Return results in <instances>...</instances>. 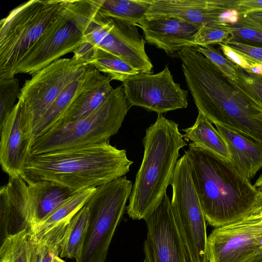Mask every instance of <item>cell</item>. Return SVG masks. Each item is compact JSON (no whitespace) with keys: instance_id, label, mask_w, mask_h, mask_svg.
<instances>
[{"instance_id":"32","label":"cell","mask_w":262,"mask_h":262,"mask_svg":"<svg viewBox=\"0 0 262 262\" xmlns=\"http://www.w3.org/2000/svg\"><path fill=\"white\" fill-rule=\"evenodd\" d=\"M194 48L230 80L234 81L236 79L235 64L227 59L220 49L215 48L213 45L198 46Z\"/></svg>"},{"instance_id":"3","label":"cell","mask_w":262,"mask_h":262,"mask_svg":"<svg viewBox=\"0 0 262 262\" xmlns=\"http://www.w3.org/2000/svg\"><path fill=\"white\" fill-rule=\"evenodd\" d=\"M144 154L126 212L133 220H146L158 207L170 185L179 151L187 145L179 125L162 114L145 130Z\"/></svg>"},{"instance_id":"15","label":"cell","mask_w":262,"mask_h":262,"mask_svg":"<svg viewBox=\"0 0 262 262\" xmlns=\"http://www.w3.org/2000/svg\"><path fill=\"white\" fill-rule=\"evenodd\" d=\"M234 4V0H152L146 17H176L200 28L225 23L224 16L235 10Z\"/></svg>"},{"instance_id":"1","label":"cell","mask_w":262,"mask_h":262,"mask_svg":"<svg viewBox=\"0 0 262 262\" xmlns=\"http://www.w3.org/2000/svg\"><path fill=\"white\" fill-rule=\"evenodd\" d=\"M206 222L214 228L252 214L261 192L232 165L192 143L185 151Z\"/></svg>"},{"instance_id":"31","label":"cell","mask_w":262,"mask_h":262,"mask_svg":"<svg viewBox=\"0 0 262 262\" xmlns=\"http://www.w3.org/2000/svg\"><path fill=\"white\" fill-rule=\"evenodd\" d=\"M19 92L17 78L14 77L0 79V124L13 110Z\"/></svg>"},{"instance_id":"27","label":"cell","mask_w":262,"mask_h":262,"mask_svg":"<svg viewBox=\"0 0 262 262\" xmlns=\"http://www.w3.org/2000/svg\"><path fill=\"white\" fill-rule=\"evenodd\" d=\"M89 212L84 205L70 221L61 244L59 257L76 259L88 227Z\"/></svg>"},{"instance_id":"34","label":"cell","mask_w":262,"mask_h":262,"mask_svg":"<svg viewBox=\"0 0 262 262\" xmlns=\"http://www.w3.org/2000/svg\"><path fill=\"white\" fill-rule=\"evenodd\" d=\"M218 45L227 59L248 72H252L260 63L233 50L224 42L220 43Z\"/></svg>"},{"instance_id":"6","label":"cell","mask_w":262,"mask_h":262,"mask_svg":"<svg viewBox=\"0 0 262 262\" xmlns=\"http://www.w3.org/2000/svg\"><path fill=\"white\" fill-rule=\"evenodd\" d=\"M132 188V182L126 176L97 187L85 204L89 209V225L75 262L105 261Z\"/></svg>"},{"instance_id":"2","label":"cell","mask_w":262,"mask_h":262,"mask_svg":"<svg viewBox=\"0 0 262 262\" xmlns=\"http://www.w3.org/2000/svg\"><path fill=\"white\" fill-rule=\"evenodd\" d=\"M133 163L125 149L108 141L31 155L22 177L55 182L77 191L125 176Z\"/></svg>"},{"instance_id":"20","label":"cell","mask_w":262,"mask_h":262,"mask_svg":"<svg viewBox=\"0 0 262 262\" xmlns=\"http://www.w3.org/2000/svg\"><path fill=\"white\" fill-rule=\"evenodd\" d=\"M215 125L227 143L231 156L230 163L251 181L262 168V146L227 127Z\"/></svg>"},{"instance_id":"5","label":"cell","mask_w":262,"mask_h":262,"mask_svg":"<svg viewBox=\"0 0 262 262\" xmlns=\"http://www.w3.org/2000/svg\"><path fill=\"white\" fill-rule=\"evenodd\" d=\"M130 108L122 85H119L89 115L76 121L57 124L36 139L31 154L108 141L118 132Z\"/></svg>"},{"instance_id":"39","label":"cell","mask_w":262,"mask_h":262,"mask_svg":"<svg viewBox=\"0 0 262 262\" xmlns=\"http://www.w3.org/2000/svg\"><path fill=\"white\" fill-rule=\"evenodd\" d=\"M252 262H262V252L260 253Z\"/></svg>"},{"instance_id":"13","label":"cell","mask_w":262,"mask_h":262,"mask_svg":"<svg viewBox=\"0 0 262 262\" xmlns=\"http://www.w3.org/2000/svg\"><path fill=\"white\" fill-rule=\"evenodd\" d=\"M145 221L147 235L143 252L146 262H189L176 225L168 195H165Z\"/></svg>"},{"instance_id":"38","label":"cell","mask_w":262,"mask_h":262,"mask_svg":"<svg viewBox=\"0 0 262 262\" xmlns=\"http://www.w3.org/2000/svg\"><path fill=\"white\" fill-rule=\"evenodd\" d=\"M254 186L259 191L262 192V174L256 181Z\"/></svg>"},{"instance_id":"19","label":"cell","mask_w":262,"mask_h":262,"mask_svg":"<svg viewBox=\"0 0 262 262\" xmlns=\"http://www.w3.org/2000/svg\"><path fill=\"white\" fill-rule=\"evenodd\" d=\"M23 178L28 186L31 227L41 222L78 191L51 181Z\"/></svg>"},{"instance_id":"26","label":"cell","mask_w":262,"mask_h":262,"mask_svg":"<svg viewBox=\"0 0 262 262\" xmlns=\"http://www.w3.org/2000/svg\"><path fill=\"white\" fill-rule=\"evenodd\" d=\"M70 220L59 224L38 238L31 237L30 262H52L55 256H59L66 229Z\"/></svg>"},{"instance_id":"43","label":"cell","mask_w":262,"mask_h":262,"mask_svg":"<svg viewBox=\"0 0 262 262\" xmlns=\"http://www.w3.org/2000/svg\"><path fill=\"white\" fill-rule=\"evenodd\" d=\"M261 212V213H262V212Z\"/></svg>"},{"instance_id":"25","label":"cell","mask_w":262,"mask_h":262,"mask_svg":"<svg viewBox=\"0 0 262 262\" xmlns=\"http://www.w3.org/2000/svg\"><path fill=\"white\" fill-rule=\"evenodd\" d=\"M96 188L83 189L70 196L41 222L30 228L31 237L38 238L59 224L70 220L85 205Z\"/></svg>"},{"instance_id":"37","label":"cell","mask_w":262,"mask_h":262,"mask_svg":"<svg viewBox=\"0 0 262 262\" xmlns=\"http://www.w3.org/2000/svg\"><path fill=\"white\" fill-rule=\"evenodd\" d=\"M262 212V192H261L260 195L257 201V203L255 207L253 213Z\"/></svg>"},{"instance_id":"10","label":"cell","mask_w":262,"mask_h":262,"mask_svg":"<svg viewBox=\"0 0 262 262\" xmlns=\"http://www.w3.org/2000/svg\"><path fill=\"white\" fill-rule=\"evenodd\" d=\"M90 66L74 56L59 58L26 80L17 103L31 117L32 128L61 92Z\"/></svg>"},{"instance_id":"4","label":"cell","mask_w":262,"mask_h":262,"mask_svg":"<svg viewBox=\"0 0 262 262\" xmlns=\"http://www.w3.org/2000/svg\"><path fill=\"white\" fill-rule=\"evenodd\" d=\"M66 0H32L0 22V79L14 77L34 46L63 11Z\"/></svg>"},{"instance_id":"8","label":"cell","mask_w":262,"mask_h":262,"mask_svg":"<svg viewBox=\"0 0 262 262\" xmlns=\"http://www.w3.org/2000/svg\"><path fill=\"white\" fill-rule=\"evenodd\" d=\"M83 42L120 57L139 72L151 73L153 65L147 55L145 40L137 27L100 15L88 0L83 20Z\"/></svg>"},{"instance_id":"30","label":"cell","mask_w":262,"mask_h":262,"mask_svg":"<svg viewBox=\"0 0 262 262\" xmlns=\"http://www.w3.org/2000/svg\"><path fill=\"white\" fill-rule=\"evenodd\" d=\"M234 30V26L225 23L205 25L199 28L194 36L196 47L219 45L225 42Z\"/></svg>"},{"instance_id":"14","label":"cell","mask_w":262,"mask_h":262,"mask_svg":"<svg viewBox=\"0 0 262 262\" xmlns=\"http://www.w3.org/2000/svg\"><path fill=\"white\" fill-rule=\"evenodd\" d=\"M0 163L9 177H23L34 143L32 121L17 103L0 124Z\"/></svg>"},{"instance_id":"28","label":"cell","mask_w":262,"mask_h":262,"mask_svg":"<svg viewBox=\"0 0 262 262\" xmlns=\"http://www.w3.org/2000/svg\"><path fill=\"white\" fill-rule=\"evenodd\" d=\"M1 243L0 262H30V229L8 235Z\"/></svg>"},{"instance_id":"16","label":"cell","mask_w":262,"mask_h":262,"mask_svg":"<svg viewBox=\"0 0 262 262\" xmlns=\"http://www.w3.org/2000/svg\"><path fill=\"white\" fill-rule=\"evenodd\" d=\"M137 27L146 42L173 56L187 47L196 48L194 36L199 28L176 17L145 18Z\"/></svg>"},{"instance_id":"36","label":"cell","mask_w":262,"mask_h":262,"mask_svg":"<svg viewBox=\"0 0 262 262\" xmlns=\"http://www.w3.org/2000/svg\"><path fill=\"white\" fill-rule=\"evenodd\" d=\"M234 9L238 14H244L254 10H262V1H235Z\"/></svg>"},{"instance_id":"33","label":"cell","mask_w":262,"mask_h":262,"mask_svg":"<svg viewBox=\"0 0 262 262\" xmlns=\"http://www.w3.org/2000/svg\"><path fill=\"white\" fill-rule=\"evenodd\" d=\"M233 26L234 30L226 41L238 42L262 48L261 32L237 25Z\"/></svg>"},{"instance_id":"18","label":"cell","mask_w":262,"mask_h":262,"mask_svg":"<svg viewBox=\"0 0 262 262\" xmlns=\"http://www.w3.org/2000/svg\"><path fill=\"white\" fill-rule=\"evenodd\" d=\"M105 76L91 65L84 73L69 84L33 126V141L48 132L59 121L78 95Z\"/></svg>"},{"instance_id":"12","label":"cell","mask_w":262,"mask_h":262,"mask_svg":"<svg viewBox=\"0 0 262 262\" xmlns=\"http://www.w3.org/2000/svg\"><path fill=\"white\" fill-rule=\"evenodd\" d=\"M130 107L137 106L158 114L188 106V91L175 82L167 64L156 73L139 72L122 82Z\"/></svg>"},{"instance_id":"41","label":"cell","mask_w":262,"mask_h":262,"mask_svg":"<svg viewBox=\"0 0 262 262\" xmlns=\"http://www.w3.org/2000/svg\"><path fill=\"white\" fill-rule=\"evenodd\" d=\"M260 246L261 248L262 249V236H261L260 240Z\"/></svg>"},{"instance_id":"23","label":"cell","mask_w":262,"mask_h":262,"mask_svg":"<svg viewBox=\"0 0 262 262\" xmlns=\"http://www.w3.org/2000/svg\"><path fill=\"white\" fill-rule=\"evenodd\" d=\"M185 141L201 147L219 157L230 162L231 156L223 136L212 123L200 112L194 123L183 130Z\"/></svg>"},{"instance_id":"42","label":"cell","mask_w":262,"mask_h":262,"mask_svg":"<svg viewBox=\"0 0 262 262\" xmlns=\"http://www.w3.org/2000/svg\"><path fill=\"white\" fill-rule=\"evenodd\" d=\"M142 262H146V261H145V260H144L143 261H142Z\"/></svg>"},{"instance_id":"24","label":"cell","mask_w":262,"mask_h":262,"mask_svg":"<svg viewBox=\"0 0 262 262\" xmlns=\"http://www.w3.org/2000/svg\"><path fill=\"white\" fill-rule=\"evenodd\" d=\"M91 1L100 15L135 26L146 18L152 2V0Z\"/></svg>"},{"instance_id":"40","label":"cell","mask_w":262,"mask_h":262,"mask_svg":"<svg viewBox=\"0 0 262 262\" xmlns=\"http://www.w3.org/2000/svg\"><path fill=\"white\" fill-rule=\"evenodd\" d=\"M52 262H66L64 260H63L59 256H55Z\"/></svg>"},{"instance_id":"7","label":"cell","mask_w":262,"mask_h":262,"mask_svg":"<svg viewBox=\"0 0 262 262\" xmlns=\"http://www.w3.org/2000/svg\"><path fill=\"white\" fill-rule=\"evenodd\" d=\"M170 205L189 262H208L206 221L184 154L177 161L170 182Z\"/></svg>"},{"instance_id":"21","label":"cell","mask_w":262,"mask_h":262,"mask_svg":"<svg viewBox=\"0 0 262 262\" xmlns=\"http://www.w3.org/2000/svg\"><path fill=\"white\" fill-rule=\"evenodd\" d=\"M77 53L87 64L106 74L112 80L123 82L129 77L139 73L125 59L101 49L90 47L83 42L78 47Z\"/></svg>"},{"instance_id":"9","label":"cell","mask_w":262,"mask_h":262,"mask_svg":"<svg viewBox=\"0 0 262 262\" xmlns=\"http://www.w3.org/2000/svg\"><path fill=\"white\" fill-rule=\"evenodd\" d=\"M82 13V0H66L63 11L19 65L16 74L32 75L64 55L74 53L83 42Z\"/></svg>"},{"instance_id":"29","label":"cell","mask_w":262,"mask_h":262,"mask_svg":"<svg viewBox=\"0 0 262 262\" xmlns=\"http://www.w3.org/2000/svg\"><path fill=\"white\" fill-rule=\"evenodd\" d=\"M236 79L234 86L249 101L262 110V75L247 71L235 64Z\"/></svg>"},{"instance_id":"35","label":"cell","mask_w":262,"mask_h":262,"mask_svg":"<svg viewBox=\"0 0 262 262\" xmlns=\"http://www.w3.org/2000/svg\"><path fill=\"white\" fill-rule=\"evenodd\" d=\"M233 25L246 27L262 32V10L238 14L237 22Z\"/></svg>"},{"instance_id":"17","label":"cell","mask_w":262,"mask_h":262,"mask_svg":"<svg viewBox=\"0 0 262 262\" xmlns=\"http://www.w3.org/2000/svg\"><path fill=\"white\" fill-rule=\"evenodd\" d=\"M30 227L27 183L21 177H9L8 183L0 189L1 242L8 235Z\"/></svg>"},{"instance_id":"22","label":"cell","mask_w":262,"mask_h":262,"mask_svg":"<svg viewBox=\"0 0 262 262\" xmlns=\"http://www.w3.org/2000/svg\"><path fill=\"white\" fill-rule=\"evenodd\" d=\"M111 81L108 76H105L83 91L73 100L55 125L78 120L94 111L107 99L113 91Z\"/></svg>"},{"instance_id":"11","label":"cell","mask_w":262,"mask_h":262,"mask_svg":"<svg viewBox=\"0 0 262 262\" xmlns=\"http://www.w3.org/2000/svg\"><path fill=\"white\" fill-rule=\"evenodd\" d=\"M262 213L214 228L208 236V262H252L262 252Z\"/></svg>"}]
</instances>
